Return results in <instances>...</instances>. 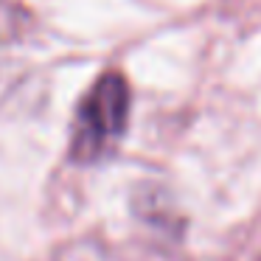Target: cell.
<instances>
[{"instance_id":"1","label":"cell","mask_w":261,"mask_h":261,"mask_svg":"<svg viewBox=\"0 0 261 261\" xmlns=\"http://www.w3.org/2000/svg\"><path fill=\"white\" fill-rule=\"evenodd\" d=\"M129 118V87L121 73H104L76 113L70 154L79 163H96L115 149Z\"/></svg>"}]
</instances>
